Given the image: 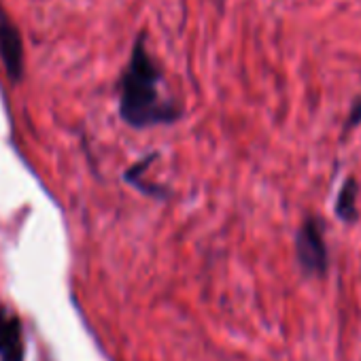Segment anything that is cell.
Segmentation results:
<instances>
[{"label":"cell","instance_id":"cell-4","mask_svg":"<svg viewBox=\"0 0 361 361\" xmlns=\"http://www.w3.org/2000/svg\"><path fill=\"white\" fill-rule=\"evenodd\" d=\"M0 355L3 361H22L20 323L5 310H0Z\"/></svg>","mask_w":361,"mask_h":361},{"label":"cell","instance_id":"cell-6","mask_svg":"<svg viewBox=\"0 0 361 361\" xmlns=\"http://www.w3.org/2000/svg\"><path fill=\"white\" fill-rule=\"evenodd\" d=\"M357 123H361V98L353 104V111H350V115L346 119V130L348 128H355Z\"/></svg>","mask_w":361,"mask_h":361},{"label":"cell","instance_id":"cell-1","mask_svg":"<svg viewBox=\"0 0 361 361\" xmlns=\"http://www.w3.org/2000/svg\"><path fill=\"white\" fill-rule=\"evenodd\" d=\"M161 73L147 49V35L134 39L132 54L119 79V115L132 128L170 123L178 117L176 106L161 96Z\"/></svg>","mask_w":361,"mask_h":361},{"label":"cell","instance_id":"cell-3","mask_svg":"<svg viewBox=\"0 0 361 361\" xmlns=\"http://www.w3.org/2000/svg\"><path fill=\"white\" fill-rule=\"evenodd\" d=\"M0 60H3L5 73L13 83L22 81L26 66L24 39L3 3H0Z\"/></svg>","mask_w":361,"mask_h":361},{"label":"cell","instance_id":"cell-5","mask_svg":"<svg viewBox=\"0 0 361 361\" xmlns=\"http://www.w3.org/2000/svg\"><path fill=\"white\" fill-rule=\"evenodd\" d=\"M336 215L350 224L357 219V183H355V178H346L344 180V185L338 194V200H336Z\"/></svg>","mask_w":361,"mask_h":361},{"label":"cell","instance_id":"cell-2","mask_svg":"<svg viewBox=\"0 0 361 361\" xmlns=\"http://www.w3.org/2000/svg\"><path fill=\"white\" fill-rule=\"evenodd\" d=\"M295 255L298 264L308 274H325L329 259H327V247L323 240V230L317 219H306L304 226L298 230L295 236Z\"/></svg>","mask_w":361,"mask_h":361}]
</instances>
